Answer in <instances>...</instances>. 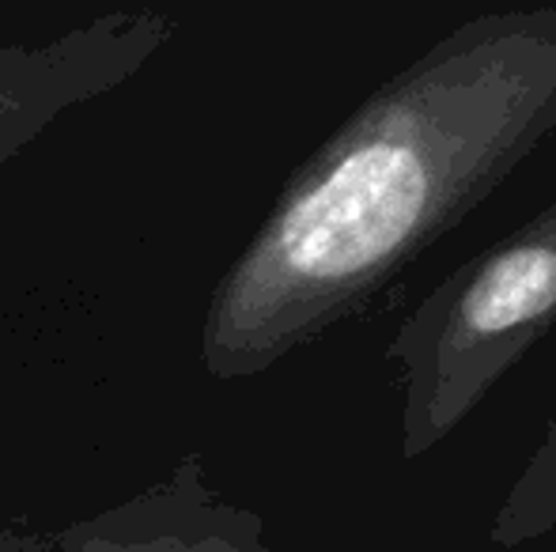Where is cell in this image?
<instances>
[{
	"mask_svg": "<svg viewBox=\"0 0 556 552\" xmlns=\"http://www.w3.org/2000/svg\"><path fill=\"white\" fill-rule=\"evenodd\" d=\"M61 552H273L265 518L224 500L205 458L182 454L160 485L53 534Z\"/></svg>",
	"mask_w": 556,
	"mask_h": 552,
	"instance_id": "277c9868",
	"label": "cell"
},
{
	"mask_svg": "<svg viewBox=\"0 0 556 552\" xmlns=\"http://www.w3.org/2000/svg\"><path fill=\"white\" fill-rule=\"evenodd\" d=\"M556 530V413L489 523V545L522 549Z\"/></svg>",
	"mask_w": 556,
	"mask_h": 552,
	"instance_id": "5b68a950",
	"label": "cell"
},
{
	"mask_svg": "<svg viewBox=\"0 0 556 552\" xmlns=\"http://www.w3.org/2000/svg\"><path fill=\"white\" fill-rule=\"evenodd\" d=\"M50 549H53L50 534L27 530V526L0 515V552H50Z\"/></svg>",
	"mask_w": 556,
	"mask_h": 552,
	"instance_id": "8992f818",
	"label": "cell"
},
{
	"mask_svg": "<svg viewBox=\"0 0 556 552\" xmlns=\"http://www.w3.org/2000/svg\"><path fill=\"white\" fill-rule=\"evenodd\" d=\"M170 35V15L140 8L96 15L38 46L0 42V163L20 155L61 114L129 84L167 50Z\"/></svg>",
	"mask_w": 556,
	"mask_h": 552,
	"instance_id": "3957f363",
	"label": "cell"
},
{
	"mask_svg": "<svg viewBox=\"0 0 556 552\" xmlns=\"http://www.w3.org/2000/svg\"><path fill=\"white\" fill-rule=\"evenodd\" d=\"M556 129V4L454 23L288 175L213 287L201 363L265 375L364 318Z\"/></svg>",
	"mask_w": 556,
	"mask_h": 552,
	"instance_id": "6da1fadb",
	"label": "cell"
},
{
	"mask_svg": "<svg viewBox=\"0 0 556 552\" xmlns=\"http://www.w3.org/2000/svg\"><path fill=\"white\" fill-rule=\"evenodd\" d=\"M556 325V201L446 273L390 337L402 458H425Z\"/></svg>",
	"mask_w": 556,
	"mask_h": 552,
	"instance_id": "7a4b0ae2",
	"label": "cell"
}]
</instances>
